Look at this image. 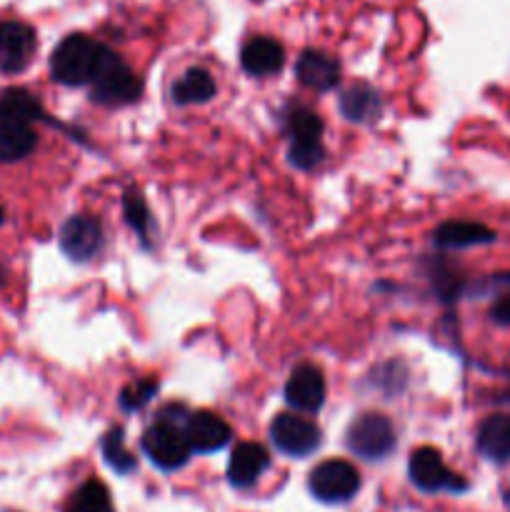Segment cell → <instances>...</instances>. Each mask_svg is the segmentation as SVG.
Here are the masks:
<instances>
[{
  "label": "cell",
  "instance_id": "cell-1",
  "mask_svg": "<svg viewBox=\"0 0 510 512\" xmlns=\"http://www.w3.org/2000/svg\"><path fill=\"white\" fill-rule=\"evenodd\" d=\"M105 48L98 40L88 38L83 33H73L58 43V48L50 55V75L63 85H90L98 75L103 63Z\"/></svg>",
  "mask_w": 510,
  "mask_h": 512
},
{
  "label": "cell",
  "instance_id": "cell-2",
  "mask_svg": "<svg viewBox=\"0 0 510 512\" xmlns=\"http://www.w3.org/2000/svg\"><path fill=\"white\" fill-rule=\"evenodd\" d=\"M93 90H90V98L100 105H110V108H118V105H130L140 98L143 93V80L108 48L103 63H100L98 75H95Z\"/></svg>",
  "mask_w": 510,
  "mask_h": 512
},
{
  "label": "cell",
  "instance_id": "cell-3",
  "mask_svg": "<svg viewBox=\"0 0 510 512\" xmlns=\"http://www.w3.org/2000/svg\"><path fill=\"white\" fill-rule=\"evenodd\" d=\"M345 445L350 453L368 463L385 460L395 450V430L385 415L363 413L345 430Z\"/></svg>",
  "mask_w": 510,
  "mask_h": 512
},
{
  "label": "cell",
  "instance_id": "cell-4",
  "mask_svg": "<svg viewBox=\"0 0 510 512\" xmlns=\"http://www.w3.org/2000/svg\"><path fill=\"white\" fill-rule=\"evenodd\" d=\"M308 490L318 503H348L360 490V473L348 460H325L310 470Z\"/></svg>",
  "mask_w": 510,
  "mask_h": 512
},
{
  "label": "cell",
  "instance_id": "cell-5",
  "mask_svg": "<svg viewBox=\"0 0 510 512\" xmlns=\"http://www.w3.org/2000/svg\"><path fill=\"white\" fill-rule=\"evenodd\" d=\"M140 445H143V453L148 455L150 463L160 470H168V473L183 468L193 455L183 425L170 423V420H158L155 425H150Z\"/></svg>",
  "mask_w": 510,
  "mask_h": 512
},
{
  "label": "cell",
  "instance_id": "cell-6",
  "mask_svg": "<svg viewBox=\"0 0 510 512\" xmlns=\"http://www.w3.org/2000/svg\"><path fill=\"white\" fill-rule=\"evenodd\" d=\"M410 483L423 493H465L468 483L448 470L443 455L435 448H418L408 460Z\"/></svg>",
  "mask_w": 510,
  "mask_h": 512
},
{
  "label": "cell",
  "instance_id": "cell-7",
  "mask_svg": "<svg viewBox=\"0 0 510 512\" xmlns=\"http://www.w3.org/2000/svg\"><path fill=\"white\" fill-rule=\"evenodd\" d=\"M320 438L323 433L318 425L300 413H280L270 423V440L288 458L303 460L313 455L320 448Z\"/></svg>",
  "mask_w": 510,
  "mask_h": 512
},
{
  "label": "cell",
  "instance_id": "cell-8",
  "mask_svg": "<svg viewBox=\"0 0 510 512\" xmlns=\"http://www.w3.org/2000/svg\"><path fill=\"white\" fill-rule=\"evenodd\" d=\"M38 50V35L23 20H3L0 23V73L18 75L33 60Z\"/></svg>",
  "mask_w": 510,
  "mask_h": 512
},
{
  "label": "cell",
  "instance_id": "cell-9",
  "mask_svg": "<svg viewBox=\"0 0 510 512\" xmlns=\"http://www.w3.org/2000/svg\"><path fill=\"white\" fill-rule=\"evenodd\" d=\"M103 223L95 215H73L60 228V250L73 263H90L103 248Z\"/></svg>",
  "mask_w": 510,
  "mask_h": 512
},
{
  "label": "cell",
  "instance_id": "cell-10",
  "mask_svg": "<svg viewBox=\"0 0 510 512\" xmlns=\"http://www.w3.org/2000/svg\"><path fill=\"white\" fill-rule=\"evenodd\" d=\"M285 403L295 413H318L325 403V378L315 365H300L285 383Z\"/></svg>",
  "mask_w": 510,
  "mask_h": 512
},
{
  "label": "cell",
  "instance_id": "cell-11",
  "mask_svg": "<svg viewBox=\"0 0 510 512\" xmlns=\"http://www.w3.org/2000/svg\"><path fill=\"white\" fill-rule=\"evenodd\" d=\"M183 430L193 453H218L233 438L230 425L218 413H210V410L190 413Z\"/></svg>",
  "mask_w": 510,
  "mask_h": 512
},
{
  "label": "cell",
  "instance_id": "cell-12",
  "mask_svg": "<svg viewBox=\"0 0 510 512\" xmlns=\"http://www.w3.org/2000/svg\"><path fill=\"white\" fill-rule=\"evenodd\" d=\"M240 65L253 78H268L283 70L285 65V50L270 35H255L240 50Z\"/></svg>",
  "mask_w": 510,
  "mask_h": 512
},
{
  "label": "cell",
  "instance_id": "cell-13",
  "mask_svg": "<svg viewBox=\"0 0 510 512\" xmlns=\"http://www.w3.org/2000/svg\"><path fill=\"white\" fill-rule=\"evenodd\" d=\"M295 73L305 88H313L318 93L333 90L340 83V63L323 50H303L295 63Z\"/></svg>",
  "mask_w": 510,
  "mask_h": 512
},
{
  "label": "cell",
  "instance_id": "cell-14",
  "mask_svg": "<svg viewBox=\"0 0 510 512\" xmlns=\"http://www.w3.org/2000/svg\"><path fill=\"white\" fill-rule=\"evenodd\" d=\"M270 468L268 450L260 443H240L228 460V480L233 488H250Z\"/></svg>",
  "mask_w": 510,
  "mask_h": 512
},
{
  "label": "cell",
  "instance_id": "cell-15",
  "mask_svg": "<svg viewBox=\"0 0 510 512\" xmlns=\"http://www.w3.org/2000/svg\"><path fill=\"white\" fill-rule=\"evenodd\" d=\"M215 93H218V83H215L213 73L203 65L185 68L170 85V98L175 105H203L213 100Z\"/></svg>",
  "mask_w": 510,
  "mask_h": 512
},
{
  "label": "cell",
  "instance_id": "cell-16",
  "mask_svg": "<svg viewBox=\"0 0 510 512\" xmlns=\"http://www.w3.org/2000/svg\"><path fill=\"white\" fill-rule=\"evenodd\" d=\"M433 240L443 250H463L473 248V245L493 243L495 233L488 225L473 223V220H448V223L438 225Z\"/></svg>",
  "mask_w": 510,
  "mask_h": 512
},
{
  "label": "cell",
  "instance_id": "cell-17",
  "mask_svg": "<svg viewBox=\"0 0 510 512\" xmlns=\"http://www.w3.org/2000/svg\"><path fill=\"white\" fill-rule=\"evenodd\" d=\"M38 145L33 123L23 120H0V163H18L28 158Z\"/></svg>",
  "mask_w": 510,
  "mask_h": 512
},
{
  "label": "cell",
  "instance_id": "cell-18",
  "mask_svg": "<svg viewBox=\"0 0 510 512\" xmlns=\"http://www.w3.org/2000/svg\"><path fill=\"white\" fill-rule=\"evenodd\" d=\"M478 450L493 463L510 460V415H490L478 428Z\"/></svg>",
  "mask_w": 510,
  "mask_h": 512
},
{
  "label": "cell",
  "instance_id": "cell-19",
  "mask_svg": "<svg viewBox=\"0 0 510 512\" xmlns=\"http://www.w3.org/2000/svg\"><path fill=\"white\" fill-rule=\"evenodd\" d=\"M340 113L353 123H370L380 115V95L368 83H353L340 93Z\"/></svg>",
  "mask_w": 510,
  "mask_h": 512
},
{
  "label": "cell",
  "instance_id": "cell-20",
  "mask_svg": "<svg viewBox=\"0 0 510 512\" xmlns=\"http://www.w3.org/2000/svg\"><path fill=\"white\" fill-rule=\"evenodd\" d=\"M43 118V105L33 93L23 88H10L0 95V120H23V123H33V120Z\"/></svg>",
  "mask_w": 510,
  "mask_h": 512
},
{
  "label": "cell",
  "instance_id": "cell-21",
  "mask_svg": "<svg viewBox=\"0 0 510 512\" xmlns=\"http://www.w3.org/2000/svg\"><path fill=\"white\" fill-rule=\"evenodd\" d=\"M285 133L290 143H323V120L308 108H295L285 115Z\"/></svg>",
  "mask_w": 510,
  "mask_h": 512
},
{
  "label": "cell",
  "instance_id": "cell-22",
  "mask_svg": "<svg viewBox=\"0 0 510 512\" xmlns=\"http://www.w3.org/2000/svg\"><path fill=\"white\" fill-rule=\"evenodd\" d=\"M100 450H103L105 463H108L118 475H128L138 468L135 455L125 448V433L120 425H115V428H110L108 433L103 435V440H100Z\"/></svg>",
  "mask_w": 510,
  "mask_h": 512
},
{
  "label": "cell",
  "instance_id": "cell-23",
  "mask_svg": "<svg viewBox=\"0 0 510 512\" xmlns=\"http://www.w3.org/2000/svg\"><path fill=\"white\" fill-rule=\"evenodd\" d=\"M68 512H113V500H110L108 488L100 480L90 478L75 490L70 500Z\"/></svg>",
  "mask_w": 510,
  "mask_h": 512
},
{
  "label": "cell",
  "instance_id": "cell-24",
  "mask_svg": "<svg viewBox=\"0 0 510 512\" xmlns=\"http://www.w3.org/2000/svg\"><path fill=\"white\" fill-rule=\"evenodd\" d=\"M123 210H125V220H128L130 228L138 233V238L143 240V243H148V230H150V210L148 205H145L143 195L138 193V190L130 188L128 193H125V200H123Z\"/></svg>",
  "mask_w": 510,
  "mask_h": 512
},
{
  "label": "cell",
  "instance_id": "cell-25",
  "mask_svg": "<svg viewBox=\"0 0 510 512\" xmlns=\"http://www.w3.org/2000/svg\"><path fill=\"white\" fill-rule=\"evenodd\" d=\"M158 388L160 383L155 378L135 380V383H130L128 388H123V393H120V408H123L125 413H135V410L145 408V405L155 398Z\"/></svg>",
  "mask_w": 510,
  "mask_h": 512
},
{
  "label": "cell",
  "instance_id": "cell-26",
  "mask_svg": "<svg viewBox=\"0 0 510 512\" xmlns=\"http://www.w3.org/2000/svg\"><path fill=\"white\" fill-rule=\"evenodd\" d=\"M325 148L323 143H290L288 145V160L293 168L310 170L315 165L323 163Z\"/></svg>",
  "mask_w": 510,
  "mask_h": 512
},
{
  "label": "cell",
  "instance_id": "cell-27",
  "mask_svg": "<svg viewBox=\"0 0 510 512\" xmlns=\"http://www.w3.org/2000/svg\"><path fill=\"white\" fill-rule=\"evenodd\" d=\"M490 318H493L498 325L510 328V293L503 295V298L493 305V310H490Z\"/></svg>",
  "mask_w": 510,
  "mask_h": 512
},
{
  "label": "cell",
  "instance_id": "cell-28",
  "mask_svg": "<svg viewBox=\"0 0 510 512\" xmlns=\"http://www.w3.org/2000/svg\"><path fill=\"white\" fill-rule=\"evenodd\" d=\"M500 283H505V285H510V273H505V275H500Z\"/></svg>",
  "mask_w": 510,
  "mask_h": 512
},
{
  "label": "cell",
  "instance_id": "cell-29",
  "mask_svg": "<svg viewBox=\"0 0 510 512\" xmlns=\"http://www.w3.org/2000/svg\"><path fill=\"white\" fill-rule=\"evenodd\" d=\"M3 220H5V213H3V208H0V225H3Z\"/></svg>",
  "mask_w": 510,
  "mask_h": 512
},
{
  "label": "cell",
  "instance_id": "cell-30",
  "mask_svg": "<svg viewBox=\"0 0 510 512\" xmlns=\"http://www.w3.org/2000/svg\"><path fill=\"white\" fill-rule=\"evenodd\" d=\"M505 498H508V503H510V488H508V495H505Z\"/></svg>",
  "mask_w": 510,
  "mask_h": 512
}]
</instances>
